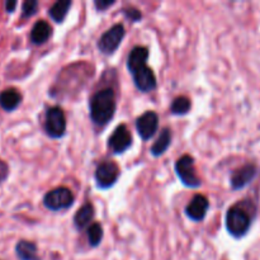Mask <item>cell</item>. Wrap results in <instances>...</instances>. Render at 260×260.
Listing matches in <instances>:
<instances>
[{
	"label": "cell",
	"instance_id": "1",
	"mask_svg": "<svg viewBox=\"0 0 260 260\" xmlns=\"http://www.w3.org/2000/svg\"><path fill=\"white\" fill-rule=\"evenodd\" d=\"M116 94L112 88L98 90L90 99V118L95 126L103 127L112 121L116 113Z\"/></svg>",
	"mask_w": 260,
	"mask_h": 260
},
{
	"label": "cell",
	"instance_id": "2",
	"mask_svg": "<svg viewBox=\"0 0 260 260\" xmlns=\"http://www.w3.org/2000/svg\"><path fill=\"white\" fill-rule=\"evenodd\" d=\"M251 225V217L240 205L229 208L226 213V229L234 238H243L246 235Z\"/></svg>",
	"mask_w": 260,
	"mask_h": 260
},
{
	"label": "cell",
	"instance_id": "3",
	"mask_svg": "<svg viewBox=\"0 0 260 260\" xmlns=\"http://www.w3.org/2000/svg\"><path fill=\"white\" fill-rule=\"evenodd\" d=\"M74 201H75V197L69 188L58 187L46 193L45 198H43V205L48 210L57 212V211L70 208Z\"/></svg>",
	"mask_w": 260,
	"mask_h": 260
},
{
	"label": "cell",
	"instance_id": "4",
	"mask_svg": "<svg viewBox=\"0 0 260 260\" xmlns=\"http://www.w3.org/2000/svg\"><path fill=\"white\" fill-rule=\"evenodd\" d=\"M175 172L179 177L180 182L189 188H198L201 185V179L198 178L194 167V159L190 155H183L175 162Z\"/></svg>",
	"mask_w": 260,
	"mask_h": 260
},
{
	"label": "cell",
	"instance_id": "5",
	"mask_svg": "<svg viewBox=\"0 0 260 260\" xmlns=\"http://www.w3.org/2000/svg\"><path fill=\"white\" fill-rule=\"evenodd\" d=\"M45 131L51 139H60L66 132V117L60 107H51L46 112Z\"/></svg>",
	"mask_w": 260,
	"mask_h": 260
},
{
	"label": "cell",
	"instance_id": "6",
	"mask_svg": "<svg viewBox=\"0 0 260 260\" xmlns=\"http://www.w3.org/2000/svg\"><path fill=\"white\" fill-rule=\"evenodd\" d=\"M124 25L122 23L118 24H114L113 27L109 28L107 32H104L101 36L98 41V48L102 53L104 55H112L114 53V51L118 48V46L121 45L122 40L124 37Z\"/></svg>",
	"mask_w": 260,
	"mask_h": 260
},
{
	"label": "cell",
	"instance_id": "7",
	"mask_svg": "<svg viewBox=\"0 0 260 260\" xmlns=\"http://www.w3.org/2000/svg\"><path fill=\"white\" fill-rule=\"evenodd\" d=\"M119 168L116 162L113 161H104L96 167L95 170V182L98 188L101 189H108L113 187L116 182L118 180Z\"/></svg>",
	"mask_w": 260,
	"mask_h": 260
},
{
	"label": "cell",
	"instance_id": "8",
	"mask_svg": "<svg viewBox=\"0 0 260 260\" xmlns=\"http://www.w3.org/2000/svg\"><path fill=\"white\" fill-rule=\"evenodd\" d=\"M159 128V116L155 112L147 111L136 119V129L139 136L147 141L155 135Z\"/></svg>",
	"mask_w": 260,
	"mask_h": 260
},
{
	"label": "cell",
	"instance_id": "9",
	"mask_svg": "<svg viewBox=\"0 0 260 260\" xmlns=\"http://www.w3.org/2000/svg\"><path fill=\"white\" fill-rule=\"evenodd\" d=\"M132 136L129 134L128 128L124 124H119L113 131L112 136L108 140L109 149L113 151V154H123L131 147Z\"/></svg>",
	"mask_w": 260,
	"mask_h": 260
},
{
	"label": "cell",
	"instance_id": "10",
	"mask_svg": "<svg viewBox=\"0 0 260 260\" xmlns=\"http://www.w3.org/2000/svg\"><path fill=\"white\" fill-rule=\"evenodd\" d=\"M208 210H210V202H208L207 197L202 194H196L185 207V213L190 220L201 222L205 220Z\"/></svg>",
	"mask_w": 260,
	"mask_h": 260
},
{
	"label": "cell",
	"instance_id": "11",
	"mask_svg": "<svg viewBox=\"0 0 260 260\" xmlns=\"http://www.w3.org/2000/svg\"><path fill=\"white\" fill-rule=\"evenodd\" d=\"M131 75L132 79H134L135 85L140 91L149 93V91H152L156 88V76H155L152 69H150L147 65L139 69Z\"/></svg>",
	"mask_w": 260,
	"mask_h": 260
},
{
	"label": "cell",
	"instance_id": "12",
	"mask_svg": "<svg viewBox=\"0 0 260 260\" xmlns=\"http://www.w3.org/2000/svg\"><path fill=\"white\" fill-rule=\"evenodd\" d=\"M256 175V167L253 164H246L244 167L239 168L238 170L233 173L231 175V188L234 190H239V189H243L244 187L249 184L251 180L255 178Z\"/></svg>",
	"mask_w": 260,
	"mask_h": 260
},
{
	"label": "cell",
	"instance_id": "13",
	"mask_svg": "<svg viewBox=\"0 0 260 260\" xmlns=\"http://www.w3.org/2000/svg\"><path fill=\"white\" fill-rule=\"evenodd\" d=\"M147 58H149V48L142 46H136L132 48L127 57V69L129 73L134 74L139 69L146 66Z\"/></svg>",
	"mask_w": 260,
	"mask_h": 260
},
{
	"label": "cell",
	"instance_id": "14",
	"mask_svg": "<svg viewBox=\"0 0 260 260\" xmlns=\"http://www.w3.org/2000/svg\"><path fill=\"white\" fill-rule=\"evenodd\" d=\"M22 102V94L14 88L5 89L0 93V107H2L4 111L12 112L15 108H18V106Z\"/></svg>",
	"mask_w": 260,
	"mask_h": 260
},
{
	"label": "cell",
	"instance_id": "15",
	"mask_svg": "<svg viewBox=\"0 0 260 260\" xmlns=\"http://www.w3.org/2000/svg\"><path fill=\"white\" fill-rule=\"evenodd\" d=\"M51 35H52L51 25L46 20H38L30 30V41L35 45H42V43L47 42Z\"/></svg>",
	"mask_w": 260,
	"mask_h": 260
},
{
	"label": "cell",
	"instance_id": "16",
	"mask_svg": "<svg viewBox=\"0 0 260 260\" xmlns=\"http://www.w3.org/2000/svg\"><path fill=\"white\" fill-rule=\"evenodd\" d=\"M94 213H95V210H94V206L91 203H85L83 207H80L78 210V212L74 216V225L78 230H83L86 226H89V223L93 221Z\"/></svg>",
	"mask_w": 260,
	"mask_h": 260
},
{
	"label": "cell",
	"instance_id": "17",
	"mask_svg": "<svg viewBox=\"0 0 260 260\" xmlns=\"http://www.w3.org/2000/svg\"><path fill=\"white\" fill-rule=\"evenodd\" d=\"M170 144H172V131H170L169 128H164L160 132L157 140L154 142L151 149H150V152H151L152 156L155 157L161 156V155L169 149Z\"/></svg>",
	"mask_w": 260,
	"mask_h": 260
},
{
	"label": "cell",
	"instance_id": "18",
	"mask_svg": "<svg viewBox=\"0 0 260 260\" xmlns=\"http://www.w3.org/2000/svg\"><path fill=\"white\" fill-rule=\"evenodd\" d=\"M15 253L20 260H41L37 255V246L32 241L20 240L15 246Z\"/></svg>",
	"mask_w": 260,
	"mask_h": 260
},
{
	"label": "cell",
	"instance_id": "19",
	"mask_svg": "<svg viewBox=\"0 0 260 260\" xmlns=\"http://www.w3.org/2000/svg\"><path fill=\"white\" fill-rule=\"evenodd\" d=\"M71 5H73L71 0H58L50 8L48 14L56 23H62L68 15L69 10H70Z\"/></svg>",
	"mask_w": 260,
	"mask_h": 260
},
{
	"label": "cell",
	"instance_id": "20",
	"mask_svg": "<svg viewBox=\"0 0 260 260\" xmlns=\"http://www.w3.org/2000/svg\"><path fill=\"white\" fill-rule=\"evenodd\" d=\"M192 108V103H190V99L187 98L184 95L177 96L174 101L172 102V106H170V112H172L174 116H184Z\"/></svg>",
	"mask_w": 260,
	"mask_h": 260
},
{
	"label": "cell",
	"instance_id": "21",
	"mask_svg": "<svg viewBox=\"0 0 260 260\" xmlns=\"http://www.w3.org/2000/svg\"><path fill=\"white\" fill-rule=\"evenodd\" d=\"M103 240V228H102L101 223L95 222L91 223L88 228V241L89 245L95 248Z\"/></svg>",
	"mask_w": 260,
	"mask_h": 260
},
{
	"label": "cell",
	"instance_id": "22",
	"mask_svg": "<svg viewBox=\"0 0 260 260\" xmlns=\"http://www.w3.org/2000/svg\"><path fill=\"white\" fill-rule=\"evenodd\" d=\"M38 9V2L37 0H27L23 3L22 5V17L23 18H29L33 14H36Z\"/></svg>",
	"mask_w": 260,
	"mask_h": 260
},
{
	"label": "cell",
	"instance_id": "23",
	"mask_svg": "<svg viewBox=\"0 0 260 260\" xmlns=\"http://www.w3.org/2000/svg\"><path fill=\"white\" fill-rule=\"evenodd\" d=\"M123 14L127 19L132 20V22H139L142 18V13L136 8H124Z\"/></svg>",
	"mask_w": 260,
	"mask_h": 260
},
{
	"label": "cell",
	"instance_id": "24",
	"mask_svg": "<svg viewBox=\"0 0 260 260\" xmlns=\"http://www.w3.org/2000/svg\"><path fill=\"white\" fill-rule=\"evenodd\" d=\"M113 4H116V2H114V0H111V2H109V0H95V2H94V5H95L96 9L102 10V12H103V10H106L107 8L112 7Z\"/></svg>",
	"mask_w": 260,
	"mask_h": 260
},
{
	"label": "cell",
	"instance_id": "25",
	"mask_svg": "<svg viewBox=\"0 0 260 260\" xmlns=\"http://www.w3.org/2000/svg\"><path fill=\"white\" fill-rule=\"evenodd\" d=\"M15 7H17V2H7V3H5V10H7L8 13H12L13 10L15 9Z\"/></svg>",
	"mask_w": 260,
	"mask_h": 260
}]
</instances>
